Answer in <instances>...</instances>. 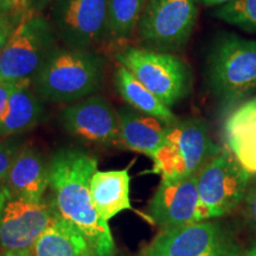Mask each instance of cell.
Listing matches in <instances>:
<instances>
[{"label":"cell","instance_id":"obj_1","mask_svg":"<svg viewBox=\"0 0 256 256\" xmlns=\"http://www.w3.org/2000/svg\"><path fill=\"white\" fill-rule=\"evenodd\" d=\"M96 170L98 159L82 150L64 147L56 151L49 160L51 202L60 216L81 230L96 256H116L108 222L92 200L90 179Z\"/></svg>","mask_w":256,"mask_h":256},{"label":"cell","instance_id":"obj_2","mask_svg":"<svg viewBox=\"0 0 256 256\" xmlns=\"http://www.w3.org/2000/svg\"><path fill=\"white\" fill-rule=\"evenodd\" d=\"M104 76V60L98 52L58 48L32 80V86L43 100L74 104L95 94Z\"/></svg>","mask_w":256,"mask_h":256},{"label":"cell","instance_id":"obj_3","mask_svg":"<svg viewBox=\"0 0 256 256\" xmlns=\"http://www.w3.org/2000/svg\"><path fill=\"white\" fill-rule=\"evenodd\" d=\"M50 20L30 8L0 54V82L32 81L58 49Z\"/></svg>","mask_w":256,"mask_h":256},{"label":"cell","instance_id":"obj_4","mask_svg":"<svg viewBox=\"0 0 256 256\" xmlns=\"http://www.w3.org/2000/svg\"><path fill=\"white\" fill-rule=\"evenodd\" d=\"M220 150L203 120L191 118L177 121L168 128L164 142L152 156L153 172L162 179L197 174Z\"/></svg>","mask_w":256,"mask_h":256},{"label":"cell","instance_id":"obj_5","mask_svg":"<svg viewBox=\"0 0 256 256\" xmlns=\"http://www.w3.org/2000/svg\"><path fill=\"white\" fill-rule=\"evenodd\" d=\"M115 60L168 107L186 94L190 78L188 66L174 55L130 46L119 51Z\"/></svg>","mask_w":256,"mask_h":256},{"label":"cell","instance_id":"obj_6","mask_svg":"<svg viewBox=\"0 0 256 256\" xmlns=\"http://www.w3.org/2000/svg\"><path fill=\"white\" fill-rule=\"evenodd\" d=\"M250 174L228 148L206 162L197 174V188L206 220L228 215L244 200Z\"/></svg>","mask_w":256,"mask_h":256},{"label":"cell","instance_id":"obj_7","mask_svg":"<svg viewBox=\"0 0 256 256\" xmlns=\"http://www.w3.org/2000/svg\"><path fill=\"white\" fill-rule=\"evenodd\" d=\"M198 0H146L138 24L140 40L152 50H178L190 40Z\"/></svg>","mask_w":256,"mask_h":256},{"label":"cell","instance_id":"obj_8","mask_svg":"<svg viewBox=\"0 0 256 256\" xmlns=\"http://www.w3.org/2000/svg\"><path fill=\"white\" fill-rule=\"evenodd\" d=\"M211 87L220 98L234 101L256 88V42L226 37L209 58Z\"/></svg>","mask_w":256,"mask_h":256},{"label":"cell","instance_id":"obj_9","mask_svg":"<svg viewBox=\"0 0 256 256\" xmlns=\"http://www.w3.org/2000/svg\"><path fill=\"white\" fill-rule=\"evenodd\" d=\"M140 256H240L232 236L216 222L162 230Z\"/></svg>","mask_w":256,"mask_h":256},{"label":"cell","instance_id":"obj_10","mask_svg":"<svg viewBox=\"0 0 256 256\" xmlns=\"http://www.w3.org/2000/svg\"><path fill=\"white\" fill-rule=\"evenodd\" d=\"M58 216L52 202H32L0 188V247L32 249L48 226Z\"/></svg>","mask_w":256,"mask_h":256},{"label":"cell","instance_id":"obj_11","mask_svg":"<svg viewBox=\"0 0 256 256\" xmlns=\"http://www.w3.org/2000/svg\"><path fill=\"white\" fill-rule=\"evenodd\" d=\"M50 23L68 48L90 49L106 36L107 0H55Z\"/></svg>","mask_w":256,"mask_h":256},{"label":"cell","instance_id":"obj_12","mask_svg":"<svg viewBox=\"0 0 256 256\" xmlns=\"http://www.w3.org/2000/svg\"><path fill=\"white\" fill-rule=\"evenodd\" d=\"M60 124L69 134L84 142L124 147L118 110L101 95L88 96L64 108Z\"/></svg>","mask_w":256,"mask_h":256},{"label":"cell","instance_id":"obj_13","mask_svg":"<svg viewBox=\"0 0 256 256\" xmlns=\"http://www.w3.org/2000/svg\"><path fill=\"white\" fill-rule=\"evenodd\" d=\"M147 215L162 230L206 220L198 194L197 174L162 179L147 206Z\"/></svg>","mask_w":256,"mask_h":256},{"label":"cell","instance_id":"obj_14","mask_svg":"<svg viewBox=\"0 0 256 256\" xmlns=\"http://www.w3.org/2000/svg\"><path fill=\"white\" fill-rule=\"evenodd\" d=\"M4 186L32 202H43L50 188L49 160L34 146L24 144L10 170Z\"/></svg>","mask_w":256,"mask_h":256},{"label":"cell","instance_id":"obj_15","mask_svg":"<svg viewBox=\"0 0 256 256\" xmlns=\"http://www.w3.org/2000/svg\"><path fill=\"white\" fill-rule=\"evenodd\" d=\"M43 116V98L34 90L32 81L20 82L10 95L0 120V139L28 132L40 122Z\"/></svg>","mask_w":256,"mask_h":256},{"label":"cell","instance_id":"obj_16","mask_svg":"<svg viewBox=\"0 0 256 256\" xmlns=\"http://www.w3.org/2000/svg\"><path fill=\"white\" fill-rule=\"evenodd\" d=\"M124 148L152 156L164 142L170 126L151 115L140 113L132 107L118 110Z\"/></svg>","mask_w":256,"mask_h":256},{"label":"cell","instance_id":"obj_17","mask_svg":"<svg viewBox=\"0 0 256 256\" xmlns=\"http://www.w3.org/2000/svg\"><path fill=\"white\" fill-rule=\"evenodd\" d=\"M90 194L96 210L106 222L124 210H130V176L128 170H96L90 179Z\"/></svg>","mask_w":256,"mask_h":256},{"label":"cell","instance_id":"obj_18","mask_svg":"<svg viewBox=\"0 0 256 256\" xmlns=\"http://www.w3.org/2000/svg\"><path fill=\"white\" fill-rule=\"evenodd\" d=\"M89 249L81 230L62 216L56 217L32 247L34 256H82Z\"/></svg>","mask_w":256,"mask_h":256},{"label":"cell","instance_id":"obj_19","mask_svg":"<svg viewBox=\"0 0 256 256\" xmlns=\"http://www.w3.org/2000/svg\"><path fill=\"white\" fill-rule=\"evenodd\" d=\"M114 83L121 98L133 110L154 116L168 126H172L178 121L168 106L160 101L121 64H118L115 69Z\"/></svg>","mask_w":256,"mask_h":256},{"label":"cell","instance_id":"obj_20","mask_svg":"<svg viewBox=\"0 0 256 256\" xmlns=\"http://www.w3.org/2000/svg\"><path fill=\"white\" fill-rule=\"evenodd\" d=\"M146 0H107L106 36L121 43L138 28Z\"/></svg>","mask_w":256,"mask_h":256},{"label":"cell","instance_id":"obj_21","mask_svg":"<svg viewBox=\"0 0 256 256\" xmlns=\"http://www.w3.org/2000/svg\"><path fill=\"white\" fill-rule=\"evenodd\" d=\"M215 16L226 23L256 32V0H235L220 8Z\"/></svg>","mask_w":256,"mask_h":256},{"label":"cell","instance_id":"obj_22","mask_svg":"<svg viewBox=\"0 0 256 256\" xmlns=\"http://www.w3.org/2000/svg\"><path fill=\"white\" fill-rule=\"evenodd\" d=\"M228 148L248 174H256V134L241 133L226 136Z\"/></svg>","mask_w":256,"mask_h":256},{"label":"cell","instance_id":"obj_23","mask_svg":"<svg viewBox=\"0 0 256 256\" xmlns=\"http://www.w3.org/2000/svg\"><path fill=\"white\" fill-rule=\"evenodd\" d=\"M226 136L241 133L256 134V98L240 106L229 115L224 124Z\"/></svg>","mask_w":256,"mask_h":256},{"label":"cell","instance_id":"obj_24","mask_svg":"<svg viewBox=\"0 0 256 256\" xmlns=\"http://www.w3.org/2000/svg\"><path fill=\"white\" fill-rule=\"evenodd\" d=\"M24 142L18 136L0 139V188L4 186L16 156Z\"/></svg>","mask_w":256,"mask_h":256},{"label":"cell","instance_id":"obj_25","mask_svg":"<svg viewBox=\"0 0 256 256\" xmlns=\"http://www.w3.org/2000/svg\"><path fill=\"white\" fill-rule=\"evenodd\" d=\"M28 11H8L5 14H0V54L4 50L8 40H11L12 34H14L16 28H18L19 23H20Z\"/></svg>","mask_w":256,"mask_h":256},{"label":"cell","instance_id":"obj_26","mask_svg":"<svg viewBox=\"0 0 256 256\" xmlns=\"http://www.w3.org/2000/svg\"><path fill=\"white\" fill-rule=\"evenodd\" d=\"M246 216L252 226L256 228V180L249 185L244 196Z\"/></svg>","mask_w":256,"mask_h":256},{"label":"cell","instance_id":"obj_27","mask_svg":"<svg viewBox=\"0 0 256 256\" xmlns=\"http://www.w3.org/2000/svg\"><path fill=\"white\" fill-rule=\"evenodd\" d=\"M19 83L20 82H0V120H2V114H4L6 106H8L10 95Z\"/></svg>","mask_w":256,"mask_h":256},{"label":"cell","instance_id":"obj_28","mask_svg":"<svg viewBox=\"0 0 256 256\" xmlns=\"http://www.w3.org/2000/svg\"><path fill=\"white\" fill-rule=\"evenodd\" d=\"M6 2V11H19L25 12L30 10L28 0H5Z\"/></svg>","mask_w":256,"mask_h":256},{"label":"cell","instance_id":"obj_29","mask_svg":"<svg viewBox=\"0 0 256 256\" xmlns=\"http://www.w3.org/2000/svg\"><path fill=\"white\" fill-rule=\"evenodd\" d=\"M52 2L54 0H28V4H30L32 10H34L36 12H40Z\"/></svg>","mask_w":256,"mask_h":256},{"label":"cell","instance_id":"obj_30","mask_svg":"<svg viewBox=\"0 0 256 256\" xmlns=\"http://www.w3.org/2000/svg\"><path fill=\"white\" fill-rule=\"evenodd\" d=\"M4 256H34L32 249H24V250H5Z\"/></svg>","mask_w":256,"mask_h":256},{"label":"cell","instance_id":"obj_31","mask_svg":"<svg viewBox=\"0 0 256 256\" xmlns=\"http://www.w3.org/2000/svg\"><path fill=\"white\" fill-rule=\"evenodd\" d=\"M198 2H202L203 5L214 6V5H226L232 2H235V0H198Z\"/></svg>","mask_w":256,"mask_h":256},{"label":"cell","instance_id":"obj_32","mask_svg":"<svg viewBox=\"0 0 256 256\" xmlns=\"http://www.w3.org/2000/svg\"><path fill=\"white\" fill-rule=\"evenodd\" d=\"M244 256H256V243L250 249H249L247 252H246Z\"/></svg>","mask_w":256,"mask_h":256},{"label":"cell","instance_id":"obj_33","mask_svg":"<svg viewBox=\"0 0 256 256\" xmlns=\"http://www.w3.org/2000/svg\"><path fill=\"white\" fill-rule=\"evenodd\" d=\"M5 12H8L6 11V2L5 0H0V14H5Z\"/></svg>","mask_w":256,"mask_h":256},{"label":"cell","instance_id":"obj_34","mask_svg":"<svg viewBox=\"0 0 256 256\" xmlns=\"http://www.w3.org/2000/svg\"><path fill=\"white\" fill-rule=\"evenodd\" d=\"M82 256H96V255L94 254V252H92L90 250V249H88V250H87V252H84V254H83Z\"/></svg>","mask_w":256,"mask_h":256},{"label":"cell","instance_id":"obj_35","mask_svg":"<svg viewBox=\"0 0 256 256\" xmlns=\"http://www.w3.org/2000/svg\"><path fill=\"white\" fill-rule=\"evenodd\" d=\"M0 256H4V255H0Z\"/></svg>","mask_w":256,"mask_h":256}]
</instances>
